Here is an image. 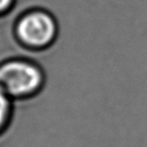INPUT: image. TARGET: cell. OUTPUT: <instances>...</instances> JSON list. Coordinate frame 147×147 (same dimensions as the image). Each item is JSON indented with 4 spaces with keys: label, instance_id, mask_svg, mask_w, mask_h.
I'll list each match as a JSON object with an SVG mask.
<instances>
[{
    "label": "cell",
    "instance_id": "obj_2",
    "mask_svg": "<svg viewBox=\"0 0 147 147\" xmlns=\"http://www.w3.org/2000/svg\"><path fill=\"white\" fill-rule=\"evenodd\" d=\"M62 26L49 9L32 7L18 15L13 26L15 40L24 49L36 54L50 51L60 39Z\"/></svg>",
    "mask_w": 147,
    "mask_h": 147
},
{
    "label": "cell",
    "instance_id": "obj_3",
    "mask_svg": "<svg viewBox=\"0 0 147 147\" xmlns=\"http://www.w3.org/2000/svg\"><path fill=\"white\" fill-rule=\"evenodd\" d=\"M27 10L23 5H16L15 9L10 14L0 18V63L14 56H27L41 62L43 54H36L24 49L15 40L13 34L14 22L23 11Z\"/></svg>",
    "mask_w": 147,
    "mask_h": 147
},
{
    "label": "cell",
    "instance_id": "obj_5",
    "mask_svg": "<svg viewBox=\"0 0 147 147\" xmlns=\"http://www.w3.org/2000/svg\"><path fill=\"white\" fill-rule=\"evenodd\" d=\"M18 5V0H0V18L10 14Z\"/></svg>",
    "mask_w": 147,
    "mask_h": 147
},
{
    "label": "cell",
    "instance_id": "obj_1",
    "mask_svg": "<svg viewBox=\"0 0 147 147\" xmlns=\"http://www.w3.org/2000/svg\"><path fill=\"white\" fill-rule=\"evenodd\" d=\"M47 83L48 73L39 60L14 56L0 63V87L14 102L38 98Z\"/></svg>",
    "mask_w": 147,
    "mask_h": 147
},
{
    "label": "cell",
    "instance_id": "obj_4",
    "mask_svg": "<svg viewBox=\"0 0 147 147\" xmlns=\"http://www.w3.org/2000/svg\"><path fill=\"white\" fill-rule=\"evenodd\" d=\"M15 111V102L0 87V136L10 128Z\"/></svg>",
    "mask_w": 147,
    "mask_h": 147
}]
</instances>
